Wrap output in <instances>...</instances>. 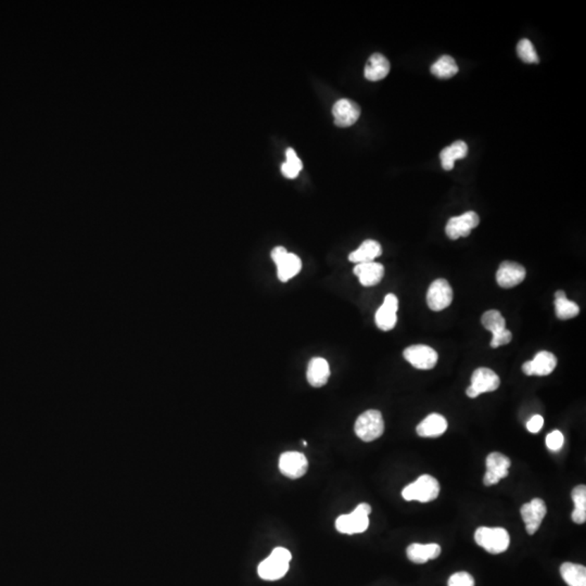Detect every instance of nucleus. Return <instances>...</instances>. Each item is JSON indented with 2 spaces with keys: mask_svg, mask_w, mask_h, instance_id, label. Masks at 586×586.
<instances>
[{
  "mask_svg": "<svg viewBox=\"0 0 586 586\" xmlns=\"http://www.w3.org/2000/svg\"><path fill=\"white\" fill-rule=\"evenodd\" d=\"M291 553L283 547H276L271 555L257 567V573L265 581H277L287 575Z\"/></svg>",
  "mask_w": 586,
  "mask_h": 586,
  "instance_id": "nucleus-1",
  "label": "nucleus"
},
{
  "mask_svg": "<svg viewBox=\"0 0 586 586\" xmlns=\"http://www.w3.org/2000/svg\"><path fill=\"white\" fill-rule=\"evenodd\" d=\"M475 541L487 553L497 555L508 549L511 537L504 527H480L475 532Z\"/></svg>",
  "mask_w": 586,
  "mask_h": 586,
  "instance_id": "nucleus-2",
  "label": "nucleus"
},
{
  "mask_svg": "<svg viewBox=\"0 0 586 586\" xmlns=\"http://www.w3.org/2000/svg\"><path fill=\"white\" fill-rule=\"evenodd\" d=\"M440 494V484L438 480L429 475L420 476L414 482L404 487L403 499L408 501H417L422 503L434 501Z\"/></svg>",
  "mask_w": 586,
  "mask_h": 586,
  "instance_id": "nucleus-3",
  "label": "nucleus"
},
{
  "mask_svg": "<svg viewBox=\"0 0 586 586\" xmlns=\"http://www.w3.org/2000/svg\"><path fill=\"white\" fill-rule=\"evenodd\" d=\"M372 513V507L366 503L358 505L354 511L348 515H340L336 520V527L343 535H358L365 532L370 525L368 515Z\"/></svg>",
  "mask_w": 586,
  "mask_h": 586,
  "instance_id": "nucleus-4",
  "label": "nucleus"
},
{
  "mask_svg": "<svg viewBox=\"0 0 586 586\" xmlns=\"http://www.w3.org/2000/svg\"><path fill=\"white\" fill-rule=\"evenodd\" d=\"M356 436L364 441V442H372V441L379 439L384 434V422L381 413L379 410H370L362 413L355 422Z\"/></svg>",
  "mask_w": 586,
  "mask_h": 586,
  "instance_id": "nucleus-5",
  "label": "nucleus"
},
{
  "mask_svg": "<svg viewBox=\"0 0 586 586\" xmlns=\"http://www.w3.org/2000/svg\"><path fill=\"white\" fill-rule=\"evenodd\" d=\"M271 257L277 267L278 279L283 283L297 276L302 269L300 257L293 253L288 252L283 247L274 248Z\"/></svg>",
  "mask_w": 586,
  "mask_h": 586,
  "instance_id": "nucleus-6",
  "label": "nucleus"
},
{
  "mask_svg": "<svg viewBox=\"0 0 586 586\" xmlns=\"http://www.w3.org/2000/svg\"><path fill=\"white\" fill-rule=\"evenodd\" d=\"M501 384L499 377L490 368H478L471 377V386L467 389V396L470 398H478L482 393L493 392Z\"/></svg>",
  "mask_w": 586,
  "mask_h": 586,
  "instance_id": "nucleus-7",
  "label": "nucleus"
},
{
  "mask_svg": "<svg viewBox=\"0 0 586 586\" xmlns=\"http://www.w3.org/2000/svg\"><path fill=\"white\" fill-rule=\"evenodd\" d=\"M403 354L404 358L417 370H432L438 362V353L434 348L424 344L408 346Z\"/></svg>",
  "mask_w": 586,
  "mask_h": 586,
  "instance_id": "nucleus-8",
  "label": "nucleus"
},
{
  "mask_svg": "<svg viewBox=\"0 0 586 586\" xmlns=\"http://www.w3.org/2000/svg\"><path fill=\"white\" fill-rule=\"evenodd\" d=\"M487 473L483 482L487 487L497 484L501 479L508 476L509 468L511 466V459L501 453H491L485 460Z\"/></svg>",
  "mask_w": 586,
  "mask_h": 586,
  "instance_id": "nucleus-9",
  "label": "nucleus"
},
{
  "mask_svg": "<svg viewBox=\"0 0 586 586\" xmlns=\"http://www.w3.org/2000/svg\"><path fill=\"white\" fill-rule=\"evenodd\" d=\"M453 301V290L445 279H437L431 283L427 293V303L431 311L440 312L451 305Z\"/></svg>",
  "mask_w": 586,
  "mask_h": 586,
  "instance_id": "nucleus-10",
  "label": "nucleus"
},
{
  "mask_svg": "<svg viewBox=\"0 0 586 586\" xmlns=\"http://www.w3.org/2000/svg\"><path fill=\"white\" fill-rule=\"evenodd\" d=\"M480 223L478 214L476 212H466L460 216L452 217L448 219V224L445 227V233L448 238L452 240L463 238L470 235L471 231L476 228Z\"/></svg>",
  "mask_w": 586,
  "mask_h": 586,
  "instance_id": "nucleus-11",
  "label": "nucleus"
},
{
  "mask_svg": "<svg viewBox=\"0 0 586 586\" xmlns=\"http://www.w3.org/2000/svg\"><path fill=\"white\" fill-rule=\"evenodd\" d=\"M520 513L525 521L527 532L530 535H533L537 533V530L541 527L542 521L547 515V505L543 499H535L521 507Z\"/></svg>",
  "mask_w": 586,
  "mask_h": 586,
  "instance_id": "nucleus-12",
  "label": "nucleus"
},
{
  "mask_svg": "<svg viewBox=\"0 0 586 586\" xmlns=\"http://www.w3.org/2000/svg\"><path fill=\"white\" fill-rule=\"evenodd\" d=\"M309 463L305 455L299 452H286L279 458V469L283 476L299 479L305 475Z\"/></svg>",
  "mask_w": 586,
  "mask_h": 586,
  "instance_id": "nucleus-13",
  "label": "nucleus"
},
{
  "mask_svg": "<svg viewBox=\"0 0 586 586\" xmlns=\"http://www.w3.org/2000/svg\"><path fill=\"white\" fill-rule=\"evenodd\" d=\"M332 114L334 124L339 128H350L360 118V108L353 100L340 99L334 104Z\"/></svg>",
  "mask_w": 586,
  "mask_h": 586,
  "instance_id": "nucleus-14",
  "label": "nucleus"
},
{
  "mask_svg": "<svg viewBox=\"0 0 586 586\" xmlns=\"http://www.w3.org/2000/svg\"><path fill=\"white\" fill-rule=\"evenodd\" d=\"M398 309V300L396 295H392V293L386 295L384 304L378 309L376 317H374L377 327L384 330V331L393 329L396 327V322H398V316H396Z\"/></svg>",
  "mask_w": 586,
  "mask_h": 586,
  "instance_id": "nucleus-15",
  "label": "nucleus"
},
{
  "mask_svg": "<svg viewBox=\"0 0 586 586\" xmlns=\"http://www.w3.org/2000/svg\"><path fill=\"white\" fill-rule=\"evenodd\" d=\"M557 366V358L551 352L542 351L532 360L525 362L523 366L527 376H549Z\"/></svg>",
  "mask_w": 586,
  "mask_h": 586,
  "instance_id": "nucleus-16",
  "label": "nucleus"
},
{
  "mask_svg": "<svg viewBox=\"0 0 586 586\" xmlns=\"http://www.w3.org/2000/svg\"><path fill=\"white\" fill-rule=\"evenodd\" d=\"M525 267L515 262H503L496 273L497 283L505 289L518 286L525 281Z\"/></svg>",
  "mask_w": 586,
  "mask_h": 586,
  "instance_id": "nucleus-17",
  "label": "nucleus"
},
{
  "mask_svg": "<svg viewBox=\"0 0 586 586\" xmlns=\"http://www.w3.org/2000/svg\"><path fill=\"white\" fill-rule=\"evenodd\" d=\"M353 271L364 287H372L382 281L384 267L381 264L370 262V263L356 264Z\"/></svg>",
  "mask_w": 586,
  "mask_h": 586,
  "instance_id": "nucleus-18",
  "label": "nucleus"
},
{
  "mask_svg": "<svg viewBox=\"0 0 586 586\" xmlns=\"http://www.w3.org/2000/svg\"><path fill=\"white\" fill-rule=\"evenodd\" d=\"M408 558L414 563H426L434 561L441 555V547L438 544H410L406 549Z\"/></svg>",
  "mask_w": 586,
  "mask_h": 586,
  "instance_id": "nucleus-19",
  "label": "nucleus"
},
{
  "mask_svg": "<svg viewBox=\"0 0 586 586\" xmlns=\"http://www.w3.org/2000/svg\"><path fill=\"white\" fill-rule=\"evenodd\" d=\"M448 429V422L440 414H430L418 426L417 434L422 438H438Z\"/></svg>",
  "mask_w": 586,
  "mask_h": 586,
  "instance_id": "nucleus-20",
  "label": "nucleus"
},
{
  "mask_svg": "<svg viewBox=\"0 0 586 586\" xmlns=\"http://www.w3.org/2000/svg\"><path fill=\"white\" fill-rule=\"evenodd\" d=\"M306 377L309 384L314 388L325 386L330 377V367L327 360L323 358H312L309 362Z\"/></svg>",
  "mask_w": 586,
  "mask_h": 586,
  "instance_id": "nucleus-21",
  "label": "nucleus"
},
{
  "mask_svg": "<svg viewBox=\"0 0 586 586\" xmlns=\"http://www.w3.org/2000/svg\"><path fill=\"white\" fill-rule=\"evenodd\" d=\"M390 62L381 54H374L370 56L366 63L365 75L366 80L370 82H378V80H384L386 78L389 72H390Z\"/></svg>",
  "mask_w": 586,
  "mask_h": 586,
  "instance_id": "nucleus-22",
  "label": "nucleus"
},
{
  "mask_svg": "<svg viewBox=\"0 0 586 586\" xmlns=\"http://www.w3.org/2000/svg\"><path fill=\"white\" fill-rule=\"evenodd\" d=\"M382 255V248L376 240H365L358 249L348 255V260L356 264L374 262L377 257Z\"/></svg>",
  "mask_w": 586,
  "mask_h": 586,
  "instance_id": "nucleus-23",
  "label": "nucleus"
},
{
  "mask_svg": "<svg viewBox=\"0 0 586 586\" xmlns=\"http://www.w3.org/2000/svg\"><path fill=\"white\" fill-rule=\"evenodd\" d=\"M468 154V147L466 142L458 140L453 142L451 146L443 149L440 153L441 164L445 171L454 169L455 161L466 158Z\"/></svg>",
  "mask_w": 586,
  "mask_h": 586,
  "instance_id": "nucleus-24",
  "label": "nucleus"
},
{
  "mask_svg": "<svg viewBox=\"0 0 586 586\" xmlns=\"http://www.w3.org/2000/svg\"><path fill=\"white\" fill-rule=\"evenodd\" d=\"M561 575L569 586H586V568L584 566L572 563H563Z\"/></svg>",
  "mask_w": 586,
  "mask_h": 586,
  "instance_id": "nucleus-25",
  "label": "nucleus"
},
{
  "mask_svg": "<svg viewBox=\"0 0 586 586\" xmlns=\"http://www.w3.org/2000/svg\"><path fill=\"white\" fill-rule=\"evenodd\" d=\"M556 315L559 319H570L579 315L580 307L575 302L570 301L566 297L565 291H557L555 293Z\"/></svg>",
  "mask_w": 586,
  "mask_h": 586,
  "instance_id": "nucleus-26",
  "label": "nucleus"
},
{
  "mask_svg": "<svg viewBox=\"0 0 586 586\" xmlns=\"http://www.w3.org/2000/svg\"><path fill=\"white\" fill-rule=\"evenodd\" d=\"M572 501L575 503V511L572 513V521L577 525H583L586 521V487L577 485L572 490Z\"/></svg>",
  "mask_w": 586,
  "mask_h": 586,
  "instance_id": "nucleus-27",
  "label": "nucleus"
},
{
  "mask_svg": "<svg viewBox=\"0 0 586 586\" xmlns=\"http://www.w3.org/2000/svg\"><path fill=\"white\" fill-rule=\"evenodd\" d=\"M458 66L454 58L451 56H442L438 61L431 66V73L439 78H450L456 75Z\"/></svg>",
  "mask_w": 586,
  "mask_h": 586,
  "instance_id": "nucleus-28",
  "label": "nucleus"
},
{
  "mask_svg": "<svg viewBox=\"0 0 586 586\" xmlns=\"http://www.w3.org/2000/svg\"><path fill=\"white\" fill-rule=\"evenodd\" d=\"M482 325L485 329L492 332L493 336L506 329V322L501 312L496 310H490L485 312L482 316Z\"/></svg>",
  "mask_w": 586,
  "mask_h": 586,
  "instance_id": "nucleus-29",
  "label": "nucleus"
},
{
  "mask_svg": "<svg viewBox=\"0 0 586 586\" xmlns=\"http://www.w3.org/2000/svg\"><path fill=\"white\" fill-rule=\"evenodd\" d=\"M518 57L525 63H539V59L535 46L529 39H521L517 45Z\"/></svg>",
  "mask_w": 586,
  "mask_h": 586,
  "instance_id": "nucleus-30",
  "label": "nucleus"
},
{
  "mask_svg": "<svg viewBox=\"0 0 586 586\" xmlns=\"http://www.w3.org/2000/svg\"><path fill=\"white\" fill-rule=\"evenodd\" d=\"M448 586H475V579L468 572H456L448 579Z\"/></svg>",
  "mask_w": 586,
  "mask_h": 586,
  "instance_id": "nucleus-31",
  "label": "nucleus"
},
{
  "mask_svg": "<svg viewBox=\"0 0 586 586\" xmlns=\"http://www.w3.org/2000/svg\"><path fill=\"white\" fill-rule=\"evenodd\" d=\"M563 442H565V438L561 431H551V434L547 437V446L553 452L561 450L563 446Z\"/></svg>",
  "mask_w": 586,
  "mask_h": 586,
  "instance_id": "nucleus-32",
  "label": "nucleus"
},
{
  "mask_svg": "<svg viewBox=\"0 0 586 586\" xmlns=\"http://www.w3.org/2000/svg\"><path fill=\"white\" fill-rule=\"evenodd\" d=\"M513 339V334L508 329L503 330L499 334H494L491 341V346L493 348H499V346H506Z\"/></svg>",
  "mask_w": 586,
  "mask_h": 586,
  "instance_id": "nucleus-33",
  "label": "nucleus"
},
{
  "mask_svg": "<svg viewBox=\"0 0 586 586\" xmlns=\"http://www.w3.org/2000/svg\"><path fill=\"white\" fill-rule=\"evenodd\" d=\"M544 426V418L539 415H535V416L527 422V429L531 434H537Z\"/></svg>",
  "mask_w": 586,
  "mask_h": 586,
  "instance_id": "nucleus-34",
  "label": "nucleus"
},
{
  "mask_svg": "<svg viewBox=\"0 0 586 586\" xmlns=\"http://www.w3.org/2000/svg\"><path fill=\"white\" fill-rule=\"evenodd\" d=\"M286 157H287V161L286 162L288 164L292 165V166L295 167L297 170H299L301 172L302 167H303V164H302L301 160H300L299 157L297 156V153L293 149L289 148L287 149L286 151Z\"/></svg>",
  "mask_w": 586,
  "mask_h": 586,
  "instance_id": "nucleus-35",
  "label": "nucleus"
}]
</instances>
